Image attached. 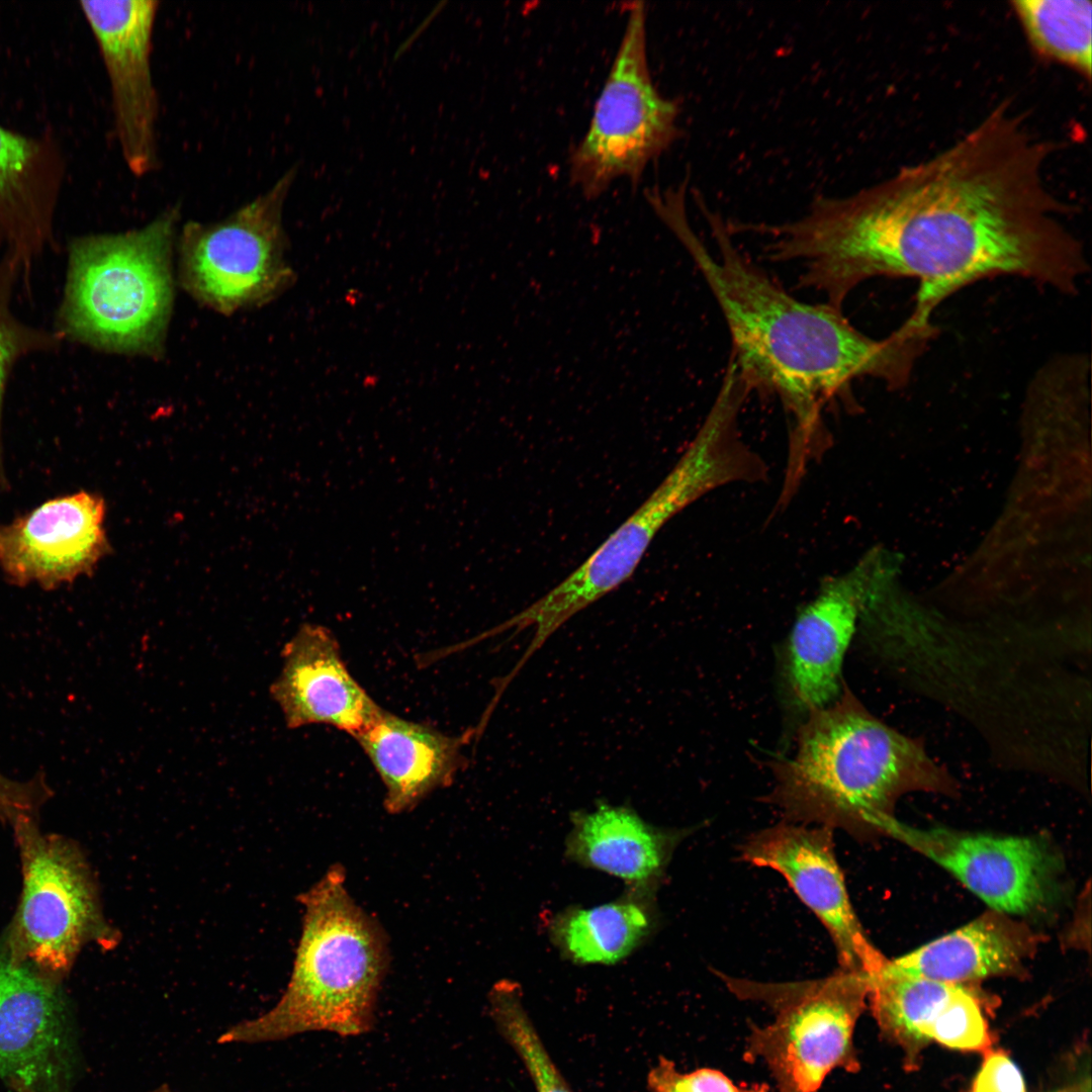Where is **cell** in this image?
<instances>
[{"instance_id": "cell-1", "label": "cell", "mask_w": 1092, "mask_h": 1092, "mask_svg": "<svg viewBox=\"0 0 1092 1092\" xmlns=\"http://www.w3.org/2000/svg\"><path fill=\"white\" fill-rule=\"evenodd\" d=\"M1050 146L1003 103L942 152L766 223L763 254L798 265L797 286L840 310L867 280L914 278L910 315L924 323L957 291L996 276L1076 294L1089 264L1045 183Z\"/></svg>"}, {"instance_id": "cell-2", "label": "cell", "mask_w": 1092, "mask_h": 1092, "mask_svg": "<svg viewBox=\"0 0 1092 1092\" xmlns=\"http://www.w3.org/2000/svg\"><path fill=\"white\" fill-rule=\"evenodd\" d=\"M714 240L711 252L692 228L686 205L664 206L659 219L674 235L704 277L728 327L730 359L751 391L777 394L798 432L818 431L820 407L849 393L854 380L871 377L901 388L937 334L934 325L907 317L875 339L858 331L827 303L804 302L755 264L734 243L721 214L694 197Z\"/></svg>"}, {"instance_id": "cell-3", "label": "cell", "mask_w": 1092, "mask_h": 1092, "mask_svg": "<svg viewBox=\"0 0 1092 1092\" xmlns=\"http://www.w3.org/2000/svg\"><path fill=\"white\" fill-rule=\"evenodd\" d=\"M772 770L765 799L786 821L852 835L880 833L902 795L941 791L949 781L919 741L876 718L847 688L809 712L796 752Z\"/></svg>"}, {"instance_id": "cell-4", "label": "cell", "mask_w": 1092, "mask_h": 1092, "mask_svg": "<svg viewBox=\"0 0 1092 1092\" xmlns=\"http://www.w3.org/2000/svg\"><path fill=\"white\" fill-rule=\"evenodd\" d=\"M302 932L289 983L277 1004L236 1023L218 1043H261L308 1031L368 1032L385 971L377 926L350 897L336 866L302 897Z\"/></svg>"}, {"instance_id": "cell-5", "label": "cell", "mask_w": 1092, "mask_h": 1092, "mask_svg": "<svg viewBox=\"0 0 1092 1092\" xmlns=\"http://www.w3.org/2000/svg\"><path fill=\"white\" fill-rule=\"evenodd\" d=\"M180 209L139 230L74 238L54 332L98 351L161 356L174 300Z\"/></svg>"}, {"instance_id": "cell-6", "label": "cell", "mask_w": 1092, "mask_h": 1092, "mask_svg": "<svg viewBox=\"0 0 1092 1092\" xmlns=\"http://www.w3.org/2000/svg\"><path fill=\"white\" fill-rule=\"evenodd\" d=\"M758 460L735 423L709 413L696 436L645 502L572 573L496 626L517 635L533 629L522 665L569 619L624 583L659 530L685 508L724 485L754 482Z\"/></svg>"}, {"instance_id": "cell-7", "label": "cell", "mask_w": 1092, "mask_h": 1092, "mask_svg": "<svg viewBox=\"0 0 1092 1092\" xmlns=\"http://www.w3.org/2000/svg\"><path fill=\"white\" fill-rule=\"evenodd\" d=\"M717 975L735 996L775 1013L769 1024L750 1027L746 1056L766 1065L778 1092H817L832 1071L858 1069L853 1031L868 997V975L839 969L785 983Z\"/></svg>"}, {"instance_id": "cell-8", "label": "cell", "mask_w": 1092, "mask_h": 1092, "mask_svg": "<svg viewBox=\"0 0 1092 1092\" xmlns=\"http://www.w3.org/2000/svg\"><path fill=\"white\" fill-rule=\"evenodd\" d=\"M296 174L293 166L221 220L184 224L178 238L179 280L194 299L231 314L269 303L293 284L282 213Z\"/></svg>"}, {"instance_id": "cell-9", "label": "cell", "mask_w": 1092, "mask_h": 1092, "mask_svg": "<svg viewBox=\"0 0 1092 1092\" xmlns=\"http://www.w3.org/2000/svg\"><path fill=\"white\" fill-rule=\"evenodd\" d=\"M646 35L645 3L633 2L588 128L570 156V178L586 198L618 178L637 181L679 135V104L652 81Z\"/></svg>"}, {"instance_id": "cell-10", "label": "cell", "mask_w": 1092, "mask_h": 1092, "mask_svg": "<svg viewBox=\"0 0 1092 1092\" xmlns=\"http://www.w3.org/2000/svg\"><path fill=\"white\" fill-rule=\"evenodd\" d=\"M13 827L23 888L7 952L59 983L85 943L107 939L95 885L71 842L40 833L31 818Z\"/></svg>"}, {"instance_id": "cell-11", "label": "cell", "mask_w": 1092, "mask_h": 1092, "mask_svg": "<svg viewBox=\"0 0 1092 1092\" xmlns=\"http://www.w3.org/2000/svg\"><path fill=\"white\" fill-rule=\"evenodd\" d=\"M880 833L946 870L994 911L1041 914L1062 895V858L1041 838L918 828L894 816L882 823Z\"/></svg>"}, {"instance_id": "cell-12", "label": "cell", "mask_w": 1092, "mask_h": 1092, "mask_svg": "<svg viewBox=\"0 0 1092 1092\" xmlns=\"http://www.w3.org/2000/svg\"><path fill=\"white\" fill-rule=\"evenodd\" d=\"M744 861L781 874L829 933L839 969L876 974L887 958L867 936L837 861L833 830L785 821L750 835Z\"/></svg>"}, {"instance_id": "cell-13", "label": "cell", "mask_w": 1092, "mask_h": 1092, "mask_svg": "<svg viewBox=\"0 0 1092 1092\" xmlns=\"http://www.w3.org/2000/svg\"><path fill=\"white\" fill-rule=\"evenodd\" d=\"M155 0L81 1L109 80L114 127L124 162L138 177L158 163L159 102L152 48Z\"/></svg>"}, {"instance_id": "cell-14", "label": "cell", "mask_w": 1092, "mask_h": 1092, "mask_svg": "<svg viewBox=\"0 0 1092 1092\" xmlns=\"http://www.w3.org/2000/svg\"><path fill=\"white\" fill-rule=\"evenodd\" d=\"M73 1055L59 983L0 953V1078L35 1092H64Z\"/></svg>"}, {"instance_id": "cell-15", "label": "cell", "mask_w": 1092, "mask_h": 1092, "mask_svg": "<svg viewBox=\"0 0 1092 1092\" xmlns=\"http://www.w3.org/2000/svg\"><path fill=\"white\" fill-rule=\"evenodd\" d=\"M105 502L81 490L0 526V569L15 585L55 589L90 574L108 551Z\"/></svg>"}, {"instance_id": "cell-16", "label": "cell", "mask_w": 1092, "mask_h": 1092, "mask_svg": "<svg viewBox=\"0 0 1092 1092\" xmlns=\"http://www.w3.org/2000/svg\"><path fill=\"white\" fill-rule=\"evenodd\" d=\"M884 572L879 552L868 553L847 571L826 578L801 609L787 651L788 681L801 708L820 709L839 696L845 651Z\"/></svg>"}, {"instance_id": "cell-17", "label": "cell", "mask_w": 1092, "mask_h": 1092, "mask_svg": "<svg viewBox=\"0 0 1092 1092\" xmlns=\"http://www.w3.org/2000/svg\"><path fill=\"white\" fill-rule=\"evenodd\" d=\"M282 657V670L270 692L289 728L326 724L355 737L381 711L348 670L327 628L303 624Z\"/></svg>"}, {"instance_id": "cell-18", "label": "cell", "mask_w": 1092, "mask_h": 1092, "mask_svg": "<svg viewBox=\"0 0 1092 1092\" xmlns=\"http://www.w3.org/2000/svg\"><path fill=\"white\" fill-rule=\"evenodd\" d=\"M473 736L475 728L462 736H449L381 709L354 738L384 785L386 810L396 814L453 782L467 760L463 747Z\"/></svg>"}, {"instance_id": "cell-19", "label": "cell", "mask_w": 1092, "mask_h": 1092, "mask_svg": "<svg viewBox=\"0 0 1092 1092\" xmlns=\"http://www.w3.org/2000/svg\"><path fill=\"white\" fill-rule=\"evenodd\" d=\"M59 182L49 145L0 125V248L17 261L23 280L54 243Z\"/></svg>"}, {"instance_id": "cell-20", "label": "cell", "mask_w": 1092, "mask_h": 1092, "mask_svg": "<svg viewBox=\"0 0 1092 1092\" xmlns=\"http://www.w3.org/2000/svg\"><path fill=\"white\" fill-rule=\"evenodd\" d=\"M566 841V854L574 861L632 884L653 886L687 833L645 822L632 808L599 802L594 810L575 811Z\"/></svg>"}, {"instance_id": "cell-21", "label": "cell", "mask_w": 1092, "mask_h": 1092, "mask_svg": "<svg viewBox=\"0 0 1092 1092\" xmlns=\"http://www.w3.org/2000/svg\"><path fill=\"white\" fill-rule=\"evenodd\" d=\"M1033 946L1024 926L993 910L902 957L887 960L884 967L905 976L962 984L1017 971Z\"/></svg>"}, {"instance_id": "cell-22", "label": "cell", "mask_w": 1092, "mask_h": 1092, "mask_svg": "<svg viewBox=\"0 0 1092 1092\" xmlns=\"http://www.w3.org/2000/svg\"><path fill=\"white\" fill-rule=\"evenodd\" d=\"M646 889L592 908H569L550 926L551 937L567 958L580 964H615L651 932L653 912Z\"/></svg>"}, {"instance_id": "cell-23", "label": "cell", "mask_w": 1092, "mask_h": 1092, "mask_svg": "<svg viewBox=\"0 0 1092 1092\" xmlns=\"http://www.w3.org/2000/svg\"><path fill=\"white\" fill-rule=\"evenodd\" d=\"M884 966L869 977L868 991L880 1027L904 1043L926 1041L925 1029L957 984L896 974Z\"/></svg>"}, {"instance_id": "cell-24", "label": "cell", "mask_w": 1092, "mask_h": 1092, "mask_svg": "<svg viewBox=\"0 0 1092 1092\" xmlns=\"http://www.w3.org/2000/svg\"><path fill=\"white\" fill-rule=\"evenodd\" d=\"M1013 10L1033 48L1043 57L1090 78L1092 3L1087 0H1016Z\"/></svg>"}, {"instance_id": "cell-25", "label": "cell", "mask_w": 1092, "mask_h": 1092, "mask_svg": "<svg viewBox=\"0 0 1092 1092\" xmlns=\"http://www.w3.org/2000/svg\"><path fill=\"white\" fill-rule=\"evenodd\" d=\"M513 981L502 980L488 993L490 1017L505 1041L519 1057L536 1092H572L548 1053Z\"/></svg>"}, {"instance_id": "cell-26", "label": "cell", "mask_w": 1092, "mask_h": 1092, "mask_svg": "<svg viewBox=\"0 0 1092 1092\" xmlns=\"http://www.w3.org/2000/svg\"><path fill=\"white\" fill-rule=\"evenodd\" d=\"M23 280L17 261L8 254L0 258V486L6 485L2 458V416L6 389L16 364L26 356L58 349L63 342L54 332L20 321L12 308L14 289Z\"/></svg>"}, {"instance_id": "cell-27", "label": "cell", "mask_w": 1092, "mask_h": 1092, "mask_svg": "<svg viewBox=\"0 0 1092 1092\" xmlns=\"http://www.w3.org/2000/svg\"><path fill=\"white\" fill-rule=\"evenodd\" d=\"M926 1041L934 1039L959 1050H982L989 1045L987 1023L975 996L957 984L946 1002L927 1026Z\"/></svg>"}, {"instance_id": "cell-28", "label": "cell", "mask_w": 1092, "mask_h": 1092, "mask_svg": "<svg viewBox=\"0 0 1092 1092\" xmlns=\"http://www.w3.org/2000/svg\"><path fill=\"white\" fill-rule=\"evenodd\" d=\"M647 1092H769L766 1084L737 1085L718 1070L701 1068L684 1073L661 1056L646 1077Z\"/></svg>"}, {"instance_id": "cell-29", "label": "cell", "mask_w": 1092, "mask_h": 1092, "mask_svg": "<svg viewBox=\"0 0 1092 1092\" xmlns=\"http://www.w3.org/2000/svg\"><path fill=\"white\" fill-rule=\"evenodd\" d=\"M50 792L41 777L18 782L0 774V819L13 824L22 818H34Z\"/></svg>"}, {"instance_id": "cell-30", "label": "cell", "mask_w": 1092, "mask_h": 1092, "mask_svg": "<svg viewBox=\"0 0 1092 1092\" xmlns=\"http://www.w3.org/2000/svg\"><path fill=\"white\" fill-rule=\"evenodd\" d=\"M971 1092H1025L1024 1081L1017 1066L1004 1054L986 1057Z\"/></svg>"}, {"instance_id": "cell-31", "label": "cell", "mask_w": 1092, "mask_h": 1092, "mask_svg": "<svg viewBox=\"0 0 1092 1092\" xmlns=\"http://www.w3.org/2000/svg\"><path fill=\"white\" fill-rule=\"evenodd\" d=\"M8 1085L15 1092H35L34 1090L28 1088L27 1086L23 1085L20 1082L12 1081V1082H9ZM151 1092H172V1091L167 1085H163V1086H160V1087L156 1088L154 1091H151Z\"/></svg>"}, {"instance_id": "cell-32", "label": "cell", "mask_w": 1092, "mask_h": 1092, "mask_svg": "<svg viewBox=\"0 0 1092 1092\" xmlns=\"http://www.w3.org/2000/svg\"><path fill=\"white\" fill-rule=\"evenodd\" d=\"M1056 1092H1085V1085L1084 1084L1073 1085V1086H1069V1087L1060 1089V1090H1058Z\"/></svg>"}]
</instances>
